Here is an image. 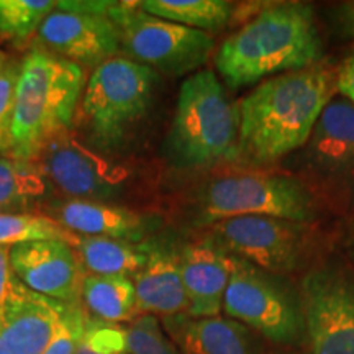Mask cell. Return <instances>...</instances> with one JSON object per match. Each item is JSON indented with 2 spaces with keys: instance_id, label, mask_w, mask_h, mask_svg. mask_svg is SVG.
Masks as SVG:
<instances>
[{
  "instance_id": "cell-28",
  "label": "cell",
  "mask_w": 354,
  "mask_h": 354,
  "mask_svg": "<svg viewBox=\"0 0 354 354\" xmlns=\"http://www.w3.org/2000/svg\"><path fill=\"white\" fill-rule=\"evenodd\" d=\"M74 354H128L127 328L87 315L86 331Z\"/></svg>"
},
{
  "instance_id": "cell-29",
  "label": "cell",
  "mask_w": 354,
  "mask_h": 354,
  "mask_svg": "<svg viewBox=\"0 0 354 354\" xmlns=\"http://www.w3.org/2000/svg\"><path fill=\"white\" fill-rule=\"evenodd\" d=\"M87 313L81 304L68 305L66 315L61 322L51 343L41 354H74L86 331Z\"/></svg>"
},
{
  "instance_id": "cell-10",
  "label": "cell",
  "mask_w": 354,
  "mask_h": 354,
  "mask_svg": "<svg viewBox=\"0 0 354 354\" xmlns=\"http://www.w3.org/2000/svg\"><path fill=\"white\" fill-rule=\"evenodd\" d=\"M48 183L69 201L123 203L130 172L69 130L46 145L35 159Z\"/></svg>"
},
{
  "instance_id": "cell-23",
  "label": "cell",
  "mask_w": 354,
  "mask_h": 354,
  "mask_svg": "<svg viewBox=\"0 0 354 354\" xmlns=\"http://www.w3.org/2000/svg\"><path fill=\"white\" fill-rule=\"evenodd\" d=\"M138 3L149 15L205 33L225 28L236 13V6L227 0H145Z\"/></svg>"
},
{
  "instance_id": "cell-6",
  "label": "cell",
  "mask_w": 354,
  "mask_h": 354,
  "mask_svg": "<svg viewBox=\"0 0 354 354\" xmlns=\"http://www.w3.org/2000/svg\"><path fill=\"white\" fill-rule=\"evenodd\" d=\"M158 74L125 56L105 61L88 76L76 120L86 141L112 154L151 107Z\"/></svg>"
},
{
  "instance_id": "cell-5",
  "label": "cell",
  "mask_w": 354,
  "mask_h": 354,
  "mask_svg": "<svg viewBox=\"0 0 354 354\" xmlns=\"http://www.w3.org/2000/svg\"><path fill=\"white\" fill-rule=\"evenodd\" d=\"M177 214L197 230L245 215L277 216L308 223L317 215V201L307 185L294 177L223 172L194 185L177 203Z\"/></svg>"
},
{
  "instance_id": "cell-21",
  "label": "cell",
  "mask_w": 354,
  "mask_h": 354,
  "mask_svg": "<svg viewBox=\"0 0 354 354\" xmlns=\"http://www.w3.org/2000/svg\"><path fill=\"white\" fill-rule=\"evenodd\" d=\"M69 245L76 251L86 276L95 274L131 277L143 268L151 250V240L133 243L81 234H73Z\"/></svg>"
},
{
  "instance_id": "cell-20",
  "label": "cell",
  "mask_w": 354,
  "mask_h": 354,
  "mask_svg": "<svg viewBox=\"0 0 354 354\" xmlns=\"http://www.w3.org/2000/svg\"><path fill=\"white\" fill-rule=\"evenodd\" d=\"M56 192L35 161L0 158V215L43 214Z\"/></svg>"
},
{
  "instance_id": "cell-13",
  "label": "cell",
  "mask_w": 354,
  "mask_h": 354,
  "mask_svg": "<svg viewBox=\"0 0 354 354\" xmlns=\"http://www.w3.org/2000/svg\"><path fill=\"white\" fill-rule=\"evenodd\" d=\"M15 276L35 294L66 305L81 304L86 277L74 248L66 240H38L10 248Z\"/></svg>"
},
{
  "instance_id": "cell-30",
  "label": "cell",
  "mask_w": 354,
  "mask_h": 354,
  "mask_svg": "<svg viewBox=\"0 0 354 354\" xmlns=\"http://www.w3.org/2000/svg\"><path fill=\"white\" fill-rule=\"evenodd\" d=\"M24 287L12 269L10 248L0 246V322Z\"/></svg>"
},
{
  "instance_id": "cell-2",
  "label": "cell",
  "mask_w": 354,
  "mask_h": 354,
  "mask_svg": "<svg viewBox=\"0 0 354 354\" xmlns=\"http://www.w3.org/2000/svg\"><path fill=\"white\" fill-rule=\"evenodd\" d=\"M323 55L312 7L277 2L261 8L220 44L215 68L227 87L243 88L313 68Z\"/></svg>"
},
{
  "instance_id": "cell-17",
  "label": "cell",
  "mask_w": 354,
  "mask_h": 354,
  "mask_svg": "<svg viewBox=\"0 0 354 354\" xmlns=\"http://www.w3.org/2000/svg\"><path fill=\"white\" fill-rule=\"evenodd\" d=\"M140 315L167 318L187 313L179 250L151 240L148 261L131 276Z\"/></svg>"
},
{
  "instance_id": "cell-16",
  "label": "cell",
  "mask_w": 354,
  "mask_h": 354,
  "mask_svg": "<svg viewBox=\"0 0 354 354\" xmlns=\"http://www.w3.org/2000/svg\"><path fill=\"white\" fill-rule=\"evenodd\" d=\"M68 305L24 287L0 322V354H41L56 335Z\"/></svg>"
},
{
  "instance_id": "cell-27",
  "label": "cell",
  "mask_w": 354,
  "mask_h": 354,
  "mask_svg": "<svg viewBox=\"0 0 354 354\" xmlns=\"http://www.w3.org/2000/svg\"><path fill=\"white\" fill-rule=\"evenodd\" d=\"M19 76L20 63L8 59L0 64V158L10 156L12 153Z\"/></svg>"
},
{
  "instance_id": "cell-26",
  "label": "cell",
  "mask_w": 354,
  "mask_h": 354,
  "mask_svg": "<svg viewBox=\"0 0 354 354\" xmlns=\"http://www.w3.org/2000/svg\"><path fill=\"white\" fill-rule=\"evenodd\" d=\"M127 344L128 354H180L153 315H140L127 326Z\"/></svg>"
},
{
  "instance_id": "cell-33",
  "label": "cell",
  "mask_w": 354,
  "mask_h": 354,
  "mask_svg": "<svg viewBox=\"0 0 354 354\" xmlns=\"http://www.w3.org/2000/svg\"><path fill=\"white\" fill-rule=\"evenodd\" d=\"M8 59H10V57H8L3 51H0V63H6Z\"/></svg>"
},
{
  "instance_id": "cell-1",
  "label": "cell",
  "mask_w": 354,
  "mask_h": 354,
  "mask_svg": "<svg viewBox=\"0 0 354 354\" xmlns=\"http://www.w3.org/2000/svg\"><path fill=\"white\" fill-rule=\"evenodd\" d=\"M335 94L336 73L322 66L266 79L238 104V159L271 165L307 145L322 110Z\"/></svg>"
},
{
  "instance_id": "cell-11",
  "label": "cell",
  "mask_w": 354,
  "mask_h": 354,
  "mask_svg": "<svg viewBox=\"0 0 354 354\" xmlns=\"http://www.w3.org/2000/svg\"><path fill=\"white\" fill-rule=\"evenodd\" d=\"M112 3L102 0L56 2L55 10L39 26L38 46L84 71H94L105 61L120 56L117 26L109 17Z\"/></svg>"
},
{
  "instance_id": "cell-25",
  "label": "cell",
  "mask_w": 354,
  "mask_h": 354,
  "mask_svg": "<svg viewBox=\"0 0 354 354\" xmlns=\"http://www.w3.org/2000/svg\"><path fill=\"white\" fill-rule=\"evenodd\" d=\"M73 234L57 221L43 214L0 215V246L13 248L38 240H73Z\"/></svg>"
},
{
  "instance_id": "cell-12",
  "label": "cell",
  "mask_w": 354,
  "mask_h": 354,
  "mask_svg": "<svg viewBox=\"0 0 354 354\" xmlns=\"http://www.w3.org/2000/svg\"><path fill=\"white\" fill-rule=\"evenodd\" d=\"M300 300L312 354H354V279L333 266L313 269Z\"/></svg>"
},
{
  "instance_id": "cell-22",
  "label": "cell",
  "mask_w": 354,
  "mask_h": 354,
  "mask_svg": "<svg viewBox=\"0 0 354 354\" xmlns=\"http://www.w3.org/2000/svg\"><path fill=\"white\" fill-rule=\"evenodd\" d=\"M81 307L95 320L131 323L140 317L131 277L87 274L81 287Z\"/></svg>"
},
{
  "instance_id": "cell-31",
  "label": "cell",
  "mask_w": 354,
  "mask_h": 354,
  "mask_svg": "<svg viewBox=\"0 0 354 354\" xmlns=\"http://www.w3.org/2000/svg\"><path fill=\"white\" fill-rule=\"evenodd\" d=\"M333 32L344 39H354V0L336 3L330 10Z\"/></svg>"
},
{
  "instance_id": "cell-34",
  "label": "cell",
  "mask_w": 354,
  "mask_h": 354,
  "mask_svg": "<svg viewBox=\"0 0 354 354\" xmlns=\"http://www.w3.org/2000/svg\"><path fill=\"white\" fill-rule=\"evenodd\" d=\"M0 64H3V63H0Z\"/></svg>"
},
{
  "instance_id": "cell-15",
  "label": "cell",
  "mask_w": 354,
  "mask_h": 354,
  "mask_svg": "<svg viewBox=\"0 0 354 354\" xmlns=\"http://www.w3.org/2000/svg\"><path fill=\"white\" fill-rule=\"evenodd\" d=\"M179 256L187 295V315L194 318L218 317L232 276V256L203 236L184 245L179 250Z\"/></svg>"
},
{
  "instance_id": "cell-7",
  "label": "cell",
  "mask_w": 354,
  "mask_h": 354,
  "mask_svg": "<svg viewBox=\"0 0 354 354\" xmlns=\"http://www.w3.org/2000/svg\"><path fill=\"white\" fill-rule=\"evenodd\" d=\"M109 17L117 26L120 56L154 73L189 77L214 51L209 33L149 15L138 2H113Z\"/></svg>"
},
{
  "instance_id": "cell-9",
  "label": "cell",
  "mask_w": 354,
  "mask_h": 354,
  "mask_svg": "<svg viewBox=\"0 0 354 354\" xmlns=\"http://www.w3.org/2000/svg\"><path fill=\"white\" fill-rule=\"evenodd\" d=\"M202 236L232 258L272 274L297 271L312 245L307 223L264 215L215 221L203 228Z\"/></svg>"
},
{
  "instance_id": "cell-14",
  "label": "cell",
  "mask_w": 354,
  "mask_h": 354,
  "mask_svg": "<svg viewBox=\"0 0 354 354\" xmlns=\"http://www.w3.org/2000/svg\"><path fill=\"white\" fill-rule=\"evenodd\" d=\"M43 215L74 234L133 243L146 241L154 228L153 216L120 203L57 198L43 210Z\"/></svg>"
},
{
  "instance_id": "cell-8",
  "label": "cell",
  "mask_w": 354,
  "mask_h": 354,
  "mask_svg": "<svg viewBox=\"0 0 354 354\" xmlns=\"http://www.w3.org/2000/svg\"><path fill=\"white\" fill-rule=\"evenodd\" d=\"M233 269L223 295V312L271 339L297 343L305 335L302 300L279 274L264 271L246 261L232 258Z\"/></svg>"
},
{
  "instance_id": "cell-32",
  "label": "cell",
  "mask_w": 354,
  "mask_h": 354,
  "mask_svg": "<svg viewBox=\"0 0 354 354\" xmlns=\"http://www.w3.org/2000/svg\"><path fill=\"white\" fill-rule=\"evenodd\" d=\"M336 94L343 95L354 105V55L346 57L336 73Z\"/></svg>"
},
{
  "instance_id": "cell-18",
  "label": "cell",
  "mask_w": 354,
  "mask_h": 354,
  "mask_svg": "<svg viewBox=\"0 0 354 354\" xmlns=\"http://www.w3.org/2000/svg\"><path fill=\"white\" fill-rule=\"evenodd\" d=\"M307 158L328 176L354 174V105L343 95L331 97L307 141Z\"/></svg>"
},
{
  "instance_id": "cell-24",
  "label": "cell",
  "mask_w": 354,
  "mask_h": 354,
  "mask_svg": "<svg viewBox=\"0 0 354 354\" xmlns=\"http://www.w3.org/2000/svg\"><path fill=\"white\" fill-rule=\"evenodd\" d=\"M55 8V0H0V37L15 44L30 43Z\"/></svg>"
},
{
  "instance_id": "cell-3",
  "label": "cell",
  "mask_w": 354,
  "mask_h": 354,
  "mask_svg": "<svg viewBox=\"0 0 354 354\" xmlns=\"http://www.w3.org/2000/svg\"><path fill=\"white\" fill-rule=\"evenodd\" d=\"M240 105L218 74L201 69L185 77L177 94L162 156L183 172H202L238 159Z\"/></svg>"
},
{
  "instance_id": "cell-4",
  "label": "cell",
  "mask_w": 354,
  "mask_h": 354,
  "mask_svg": "<svg viewBox=\"0 0 354 354\" xmlns=\"http://www.w3.org/2000/svg\"><path fill=\"white\" fill-rule=\"evenodd\" d=\"M81 66L33 46L20 61L12 158L35 161L46 145L73 130L86 87Z\"/></svg>"
},
{
  "instance_id": "cell-19",
  "label": "cell",
  "mask_w": 354,
  "mask_h": 354,
  "mask_svg": "<svg viewBox=\"0 0 354 354\" xmlns=\"http://www.w3.org/2000/svg\"><path fill=\"white\" fill-rule=\"evenodd\" d=\"M159 322L180 354H259L250 330L232 318L183 313Z\"/></svg>"
}]
</instances>
